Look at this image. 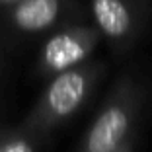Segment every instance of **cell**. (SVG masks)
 Wrapping results in <instances>:
<instances>
[{"mask_svg": "<svg viewBox=\"0 0 152 152\" xmlns=\"http://www.w3.org/2000/svg\"><path fill=\"white\" fill-rule=\"evenodd\" d=\"M102 41L94 23L72 22L57 27L45 37L37 55V74L53 78L55 74L86 63Z\"/></svg>", "mask_w": 152, "mask_h": 152, "instance_id": "5b68a950", "label": "cell"}, {"mask_svg": "<svg viewBox=\"0 0 152 152\" xmlns=\"http://www.w3.org/2000/svg\"><path fill=\"white\" fill-rule=\"evenodd\" d=\"M140 105V86L131 76H121L113 84L94 123L86 131L80 152H111L127 139L134 137Z\"/></svg>", "mask_w": 152, "mask_h": 152, "instance_id": "7a4b0ae2", "label": "cell"}, {"mask_svg": "<svg viewBox=\"0 0 152 152\" xmlns=\"http://www.w3.org/2000/svg\"><path fill=\"white\" fill-rule=\"evenodd\" d=\"M111 152H134V137H131V139H127L123 144H119V146L115 148V150Z\"/></svg>", "mask_w": 152, "mask_h": 152, "instance_id": "52a82bcc", "label": "cell"}, {"mask_svg": "<svg viewBox=\"0 0 152 152\" xmlns=\"http://www.w3.org/2000/svg\"><path fill=\"white\" fill-rule=\"evenodd\" d=\"M20 0H0V12H4V10H8L10 6L18 4Z\"/></svg>", "mask_w": 152, "mask_h": 152, "instance_id": "ba28073f", "label": "cell"}, {"mask_svg": "<svg viewBox=\"0 0 152 152\" xmlns=\"http://www.w3.org/2000/svg\"><path fill=\"white\" fill-rule=\"evenodd\" d=\"M35 137L18 127V129L0 131V152H37Z\"/></svg>", "mask_w": 152, "mask_h": 152, "instance_id": "8992f818", "label": "cell"}, {"mask_svg": "<svg viewBox=\"0 0 152 152\" xmlns=\"http://www.w3.org/2000/svg\"><path fill=\"white\" fill-rule=\"evenodd\" d=\"M103 70V63L86 61L74 68L55 74L53 78H49V84L45 86L33 109L27 113L20 127L31 137L39 139L58 125L66 123L90 99Z\"/></svg>", "mask_w": 152, "mask_h": 152, "instance_id": "6da1fadb", "label": "cell"}, {"mask_svg": "<svg viewBox=\"0 0 152 152\" xmlns=\"http://www.w3.org/2000/svg\"><path fill=\"white\" fill-rule=\"evenodd\" d=\"M0 14L8 35L27 39L49 35L72 22H84L88 8L80 0H20Z\"/></svg>", "mask_w": 152, "mask_h": 152, "instance_id": "3957f363", "label": "cell"}, {"mask_svg": "<svg viewBox=\"0 0 152 152\" xmlns=\"http://www.w3.org/2000/svg\"><path fill=\"white\" fill-rule=\"evenodd\" d=\"M88 16L115 53L139 43L150 16L148 0H86Z\"/></svg>", "mask_w": 152, "mask_h": 152, "instance_id": "277c9868", "label": "cell"}]
</instances>
